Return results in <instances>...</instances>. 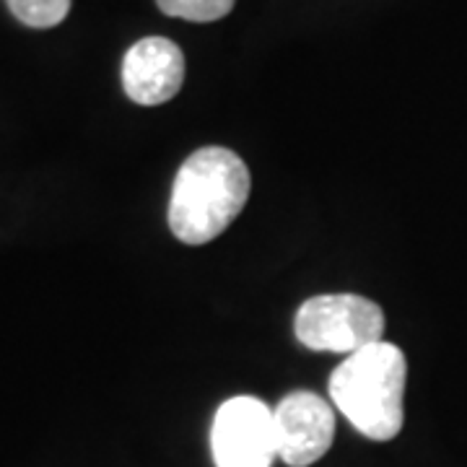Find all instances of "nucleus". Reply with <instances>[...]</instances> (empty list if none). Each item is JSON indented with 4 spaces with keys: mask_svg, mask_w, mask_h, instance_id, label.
<instances>
[{
    "mask_svg": "<svg viewBox=\"0 0 467 467\" xmlns=\"http://www.w3.org/2000/svg\"><path fill=\"white\" fill-rule=\"evenodd\" d=\"M247 198V164L234 150L205 146L195 150L174 177L169 229L184 244H208L232 226Z\"/></svg>",
    "mask_w": 467,
    "mask_h": 467,
    "instance_id": "nucleus-1",
    "label": "nucleus"
},
{
    "mask_svg": "<svg viewBox=\"0 0 467 467\" xmlns=\"http://www.w3.org/2000/svg\"><path fill=\"white\" fill-rule=\"evenodd\" d=\"M405 379V353L379 340L343 358L330 377V398L358 434L389 441L402 431Z\"/></svg>",
    "mask_w": 467,
    "mask_h": 467,
    "instance_id": "nucleus-2",
    "label": "nucleus"
},
{
    "mask_svg": "<svg viewBox=\"0 0 467 467\" xmlns=\"http://www.w3.org/2000/svg\"><path fill=\"white\" fill-rule=\"evenodd\" d=\"M294 330L309 350L350 356L382 340L384 312L377 301L358 294H327L301 304Z\"/></svg>",
    "mask_w": 467,
    "mask_h": 467,
    "instance_id": "nucleus-3",
    "label": "nucleus"
},
{
    "mask_svg": "<svg viewBox=\"0 0 467 467\" xmlns=\"http://www.w3.org/2000/svg\"><path fill=\"white\" fill-rule=\"evenodd\" d=\"M211 450L216 467H270L278 460L273 410L250 395L226 400L213 418Z\"/></svg>",
    "mask_w": 467,
    "mask_h": 467,
    "instance_id": "nucleus-4",
    "label": "nucleus"
},
{
    "mask_svg": "<svg viewBox=\"0 0 467 467\" xmlns=\"http://www.w3.org/2000/svg\"><path fill=\"white\" fill-rule=\"evenodd\" d=\"M278 460L291 467H309L325 457L335 439L330 402L315 392H291L273 410Z\"/></svg>",
    "mask_w": 467,
    "mask_h": 467,
    "instance_id": "nucleus-5",
    "label": "nucleus"
},
{
    "mask_svg": "<svg viewBox=\"0 0 467 467\" xmlns=\"http://www.w3.org/2000/svg\"><path fill=\"white\" fill-rule=\"evenodd\" d=\"M184 84L182 50L164 36H146L125 52L122 88L140 107L174 99Z\"/></svg>",
    "mask_w": 467,
    "mask_h": 467,
    "instance_id": "nucleus-6",
    "label": "nucleus"
},
{
    "mask_svg": "<svg viewBox=\"0 0 467 467\" xmlns=\"http://www.w3.org/2000/svg\"><path fill=\"white\" fill-rule=\"evenodd\" d=\"M11 14L32 26V29H52L63 24L70 14V0H5Z\"/></svg>",
    "mask_w": 467,
    "mask_h": 467,
    "instance_id": "nucleus-7",
    "label": "nucleus"
},
{
    "mask_svg": "<svg viewBox=\"0 0 467 467\" xmlns=\"http://www.w3.org/2000/svg\"><path fill=\"white\" fill-rule=\"evenodd\" d=\"M156 3L167 16L195 21V24L218 21L229 16L234 8V0H156Z\"/></svg>",
    "mask_w": 467,
    "mask_h": 467,
    "instance_id": "nucleus-8",
    "label": "nucleus"
}]
</instances>
